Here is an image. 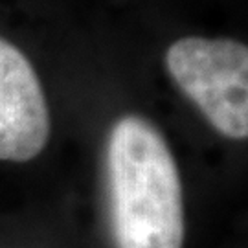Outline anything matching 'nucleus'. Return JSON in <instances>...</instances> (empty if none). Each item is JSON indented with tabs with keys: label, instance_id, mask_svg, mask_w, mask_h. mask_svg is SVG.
<instances>
[{
	"label": "nucleus",
	"instance_id": "obj_1",
	"mask_svg": "<svg viewBox=\"0 0 248 248\" xmlns=\"http://www.w3.org/2000/svg\"><path fill=\"white\" fill-rule=\"evenodd\" d=\"M107 178L118 248H182L184 204L177 162L155 125L118 120L107 143Z\"/></svg>",
	"mask_w": 248,
	"mask_h": 248
},
{
	"label": "nucleus",
	"instance_id": "obj_2",
	"mask_svg": "<svg viewBox=\"0 0 248 248\" xmlns=\"http://www.w3.org/2000/svg\"><path fill=\"white\" fill-rule=\"evenodd\" d=\"M166 66L215 131L248 138V45L184 37L168 48Z\"/></svg>",
	"mask_w": 248,
	"mask_h": 248
},
{
	"label": "nucleus",
	"instance_id": "obj_3",
	"mask_svg": "<svg viewBox=\"0 0 248 248\" xmlns=\"http://www.w3.org/2000/svg\"><path fill=\"white\" fill-rule=\"evenodd\" d=\"M50 136L46 96L24 53L0 37V160L28 162Z\"/></svg>",
	"mask_w": 248,
	"mask_h": 248
}]
</instances>
